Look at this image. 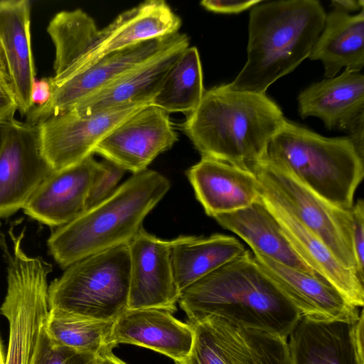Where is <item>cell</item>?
I'll return each mask as SVG.
<instances>
[{"label": "cell", "mask_w": 364, "mask_h": 364, "mask_svg": "<svg viewBox=\"0 0 364 364\" xmlns=\"http://www.w3.org/2000/svg\"><path fill=\"white\" fill-rule=\"evenodd\" d=\"M178 302L188 321L213 315L238 328L287 339L301 318L247 250L184 289Z\"/></svg>", "instance_id": "cell-1"}, {"label": "cell", "mask_w": 364, "mask_h": 364, "mask_svg": "<svg viewBox=\"0 0 364 364\" xmlns=\"http://www.w3.org/2000/svg\"><path fill=\"white\" fill-rule=\"evenodd\" d=\"M286 120L266 94L231 90L223 84L205 90L182 127L201 156L252 171Z\"/></svg>", "instance_id": "cell-2"}, {"label": "cell", "mask_w": 364, "mask_h": 364, "mask_svg": "<svg viewBox=\"0 0 364 364\" xmlns=\"http://www.w3.org/2000/svg\"><path fill=\"white\" fill-rule=\"evenodd\" d=\"M316 0L270 1L253 6L248 26L247 60L231 90L265 94L274 82L309 58L325 24Z\"/></svg>", "instance_id": "cell-3"}, {"label": "cell", "mask_w": 364, "mask_h": 364, "mask_svg": "<svg viewBox=\"0 0 364 364\" xmlns=\"http://www.w3.org/2000/svg\"><path fill=\"white\" fill-rule=\"evenodd\" d=\"M170 187L169 180L158 171L133 173L109 197L57 228L47 241L50 254L65 269L90 255L127 245Z\"/></svg>", "instance_id": "cell-4"}, {"label": "cell", "mask_w": 364, "mask_h": 364, "mask_svg": "<svg viewBox=\"0 0 364 364\" xmlns=\"http://www.w3.org/2000/svg\"><path fill=\"white\" fill-rule=\"evenodd\" d=\"M363 159L350 137H325L286 120L264 160L285 169L331 204L350 210L364 176Z\"/></svg>", "instance_id": "cell-5"}, {"label": "cell", "mask_w": 364, "mask_h": 364, "mask_svg": "<svg viewBox=\"0 0 364 364\" xmlns=\"http://www.w3.org/2000/svg\"><path fill=\"white\" fill-rule=\"evenodd\" d=\"M127 245L82 258L48 286L50 309L87 321H114L128 309Z\"/></svg>", "instance_id": "cell-6"}, {"label": "cell", "mask_w": 364, "mask_h": 364, "mask_svg": "<svg viewBox=\"0 0 364 364\" xmlns=\"http://www.w3.org/2000/svg\"><path fill=\"white\" fill-rule=\"evenodd\" d=\"M51 267L28 255L19 240L9 254L7 288L0 313L9 323L5 364H31L49 312L48 276Z\"/></svg>", "instance_id": "cell-7"}, {"label": "cell", "mask_w": 364, "mask_h": 364, "mask_svg": "<svg viewBox=\"0 0 364 364\" xmlns=\"http://www.w3.org/2000/svg\"><path fill=\"white\" fill-rule=\"evenodd\" d=\"M252 172L261 193L294 216L326 245L344 267L356 273L351 241V209L331 204L285 169L264 160Z\"/></svg>", "instance_id": "cell-8"}, {"label": "cell", "mask_w": 364, "mask_h": 364, "mask_svg": "<svg viewBox=\"0 0 364 364\" xmlns=\"http://www.w3.org/2000/svg\"><path fill=\"white\" fill-rule=\"evenodd\" d=\"M53 171L43 155L37 125L15 119L0 124V217L23 208Z\"/></svg>", "instance_id": "cell-9"}, {"label": "cell", "mask_w": 364, "mask_h": 364, "mask_svg": "<svg viewBox=\"0 0 364 364\" xmlns=\"http://www.w3.org/2000/svg\"><path fill=\"white\" fill-rule=\"evenodd\" d=\"M149 103L132 104L90 116L70 109L37 125L43 156L53 171L93 155L97 145L116 127Z\"/></svg>", "instance_id": "cell-10"}, {"label": "cell", "mask_w": 364, "mask_h": 364, "mask_svg": "<svg viewBox=\"0 0 364 364\" xmlns=\"http://www.w3.org/2000/svg\"><path fill=\"white\" fill-rule=\"evenodd\" d=\"M187 39L186 33L178 32L105 55L66 82L53 87L49 101L42 107H33L26 115V122L36 125L70 109L120 75Z\"/></svg>", "instance_id": "cell-11"}, {"label": "cell", "mask_w": 364, "mask_h": 364, "mask_svg": "<svg viewBox=\"0 0 364 364\" xmlns=\"http://www.w3.org/2000/svg\"><path fill=\"white\" fill-rule=\"evenodd\" d=\"M178 140L169 113L150 104L112 129L97 145L94 154L136 173L147 169Z\"/></svg>", "instance_id": "cell-12"}, {"label": "cell", "mask_w": 364, "mask_h": 364, "mask_svg": "<svg viewBox=\"0 0 364 364\" xmlns=\"http://www.w3.org/2000/svg\"><path fill=\"white\" fill-rule=\"evenodd\" d=\"M130 259L128 309L176 310L180 292L171 265L170 240L142 227L127 245Z\"/></svg>", "instance_id": "cell-13"}, {"label": "cell", "mask_w": 364, "mask_h": 364, "mask_svg": "<svg viewBox=\"0 0 364 364\" xmlns=\"http://www.w3.org/2000/svg\"><path fill=\"white\" fill-rule=\"evenodd\" d=\"M363 310L354 323L301 316L287 341L291 364H364Z\"/></svg>", "instance_id": "cell-14"}, {"label": "cell", "mask_w": 364, "mask_h": 364, "mask_svg": "<svg viewBox=\"0 0 364 364\" xmlns=\"http://www.w3.org/2000/svg\"><path fill=\"white\" fill-rule=\"evenodd\" d=\"M102 168L93 155L60 171H53L36 189L23 210L50 227L63 226L86 209L90 187Z\"/></svg>", "instance_id": "cell-15"}, {"label": "cell", "mask_w": 364, "mask_h": 364, "mask_svg": "<svg viewBox=\"0 0 364 364\" xmlns=\"http://www.w3.org/2000/svg\"><path fill=\"white\" fill-rule=\"evenodd\" d=\"M252 254L257 263L275 282L301 317L350 323L358 320L359 308L350 304L322 278L282 264L261 254Z\"/></svg>", "instance_id": "cell-16"}, {"label": "cell", "mask_w": 364, "mask_h": 364, "mask_svg": "<svg viewBox=\"0 0 364 364\" xmlns=\"http://www.w3.org/2000/svg\"><path fill=\"white\" fill-rule=\"evenodd\" d=\"M188 46L189 39L162 51L84 97L70 109L90 116L132 104H151L170 68Z\"/></svg>", "instance_id": "cell-17"}, {"label": "cell", "mask_w": 364, "mask_h": 364, "mask_svg": "<svg viewBox=\"0 0 364 364\" xmlns=\"http://www.w3.org/2000/svg\"><path fill=\"white\" fill-rule=\"evenodd\" d=\"M303 119L314 116L329 130L350 135L364 127V75L346 70L337 77L313 83L298 96Z\"/></svg>", "instance_id": "cell-18"}, {"label": "cell", "mask_w": 364, "mask_h": 364, "mask_svg": "<svg viewBox=\"0 0 364 364\" xmlns=\"http://www.w3.org/2000/svg\"><path fill=\"white\" fill-rule=\"evenodd\" d=\"M193 331L188 323L176 319L162 309H127L113 323L109 343L114 348L127 343L164 354L175 363L189 353Z\"/></svg>", "instance_id": "cell-19"}, {"label": "cell", "mask_w": 364, "mask_h": 364, "mask_svg": "<svg viewBox=\"0 0 364 364\" xmlns=\"http://www.w3.org/2000/svg\"><path fill=\"white\" fill-rule=\"evenodd\" d=\"M197 200L212 218L245 208L259 198V183L250 171L212 158L186 172Z\"/></svg>", "instance_id": "cell-20"}, {"label": "cell", "mask_w": 364, "mask_h": 364, "mask_svg": "<svg viewBox=\"0 0 364 364\" xmlns=\"http://www.w3.org/2000/svg\"><path fill=\"white\" fill-rule=\"evenodd\" d=\"M259 196L294 250L316 274L336 288L350 304L363 308L364 283L357 274L344 267L326 245L290 213L259 191Z\"/></svg>", "instance_id": "cell-21"}, {"label": "cell", "mask_w": 364, "mask_h": 364, "mask_svg": "<svg viewBox=\"0 0 364 364\" xmlns=\"http://www.w3.org/2000/svg\"><path fill=\"white\" fill-rule=\"evenodd\" d=\"M0 48L18 110L27 115L33 107L31 89L36 80L29 1H0Z\"/></svg>", "instance_id": "cell-22"}, {"label": "cell", "mask_w": 364, "mask_h": 364, "mask_svg": "<svg viewBox=\"0 0 364 364\" xmlns=\"http://www.w3.org/2000/svg\"><path fill=\"white\" fill-rule=\"evenodd\" d=\"M181 23V18L166 1H144L122 12L100 29L98 43L83 70L112 52L176 33Z\"/></svg>", "instance_id": "cell-23"}, {"label": "cell", "mask_w": 364, "mask_h": 364, "mask_svg": "<svg viewBox=\"0 0 364 364\" xmlns=\"http://www.w3.org/2000/svg\"><path fill=\"white\" fill-rule=\"evenodd\" d=\"M213 218L220 226L241 237L251 247L252 252L318 276L294 250L278 221L259 196L255 203L245 208L218 215Z\"/></svg>", "instance_id": "cell-24"}, {"label": "cell", "mask_w": 364, "mask_h": 364, "mask_svg": "<svg viewBox=\"0 0 364 364\" xmlns=\"http://www.w3.org/2000/svg\"><path fill=\"white\" fill-rule=\"evenodd\" d=\"M47 32L55 47L52 87L59 85L87 65L100 38L95 20L80 9L57 13Z\"/></svg>", "instance_id": "cell-25"}, {"label": "cell", "mask_w": 364, "mask_h": 364, "mask_svg": "<svg viewBox=\"0 0 364 364\" xmlns=\"http://www.w3.org/2000/svg\"><path fill=\"white\" fill-rule=\"evenodd\" d=\"M319 60L326 77H333L342 68L360 72L364 66V9L350 15L333 9L309 56Z\"/></svg>", "instance_id": "cell-26"}, {"label": "cell", "mask_w": 364, "mask_h": 364, "mask_svg": "<svg viewBox=\"0 0 364 364\" xmlns=\"http://www.w3.org/2000/svg\"><path fill=\"white\" fill-rule=\"evenodd\" d=\"M246 250L235 237L215 233L208 237L181 235L170 240L174 280L184 289Z\"/></svg>", "instance_id": "cell-27"}, {"label": "cell", "mask_w": 364, "mask_h": 364, "mask_svg": "<svg viewBox=\"0 0 364 364\" xmlns=\"http://www.w3.org/2000/svg\"><path fill=\"white\" fill-rule=\"evenodd\" d=\"M193 341L188 355L176 364H254L241 329L217 316L188 321Z\"/></svg>", "instance_id": "cell-28"}, {"label": "cell", "mask_w": 364, "mask_h": 364, "mask_svg": "<svg viewBox=\"0 0 364 364\" xmlns=\"http://www.w3.org/2000/svg\"><path fill=\"white\" fill-rule=\"evenodd\" d=\"M204 92L198 50L188 46L170 68L151 105L168 113L189 114L198 106Z\"/></svg>", "instance_id": "cell-29"}, {"label": "cell", "mask_w": 364, "mask_h": 364, "mask_svg": "<svg viewBox=\"0 0 364 364\" xmlns=\"http://www.w3.org/2000/svg\"><path fill=\"white\" fill-rule=\"evenodd\" d=\"M113 323L83 320L49 309L45 331L55 343L102 355L114 348L109 343Z\"/></svg>", "instance_id": "cell-30"}, {"label": "cell", "mask_w": 364, "mask_h": 364, "mask_svg": "<svg viewBox=\"0 0 364 364\" xmlns=\"http://www.w3.org/2000/svg\"><path fill=\"white\" fill-rule=\"evenodd\" d=\"M254 364H291L288 339L252 328H241Z\"/></svg>", "instance_id": "cell-31"}, {"label": "cell", "mask_w": 364, "mask_h": 364, "mask_svg": "<svg viewBox=\"0 0 364 364\" xmlns=\"http://www.w3.org/2000/svg\"><path fill=\"white\" fill-rule=\"evenodd\" d=\"M99 356L55 343L44 327L31 364H96Z\"/></svg>", "instance_id": "cell-32"}, {"label": "cell", "mask_w": 364, "mask_h": 364, "mask_svg": "<svg viewBox=\"0 0 364 364\" xmlns=\"http://www.w3.org/2000/svg\"><path fill=\"white\" fill-rule=\"evenodd\" d=\"M101 164V171L95 178L89 191L86 209L109 197L118 188V183L126 172L124 168L107 159L103 160Z\"/></svg>", "instance_id": "cell-33"}, {"label": "cell", "mask_w": 364, "mask_h": 364, "mask_svg": "<svg viewBox=\"0 0 364 364\" xmlns=\"http://www.w3.org/2000/svg\"><path fill=\"white\" fill-rule=\"evenodd\" d=\"M351 241L355 271L364 283V201L358 199L351 208Z\"/></svg>", "instance_id": "cell-34"}, {"label": "cell", "mask_w": 364, "mask_h": 364, "mask_svg": "<svg viewBox=\"0 0 364 364\" xmlns=\"http://www.w3.org/2000/svg\"><path fill=\"white\" fill-rule=\"evenodd\" d=\"M18 105L6 75L0 69V124L14 118Z\"/></svg>", "instance_id": "cell-35"}, {"label": "cell", "mask_w": 364, "mask_h": 364, "mask_svg": "<svg viewBox=\"0 0 364 364\" xmlns=\"http://www.w3.org/2000/svg\"><path fill=\"white\" fill-rule=\"evenodd\" d=\"M261 3L259 0L230 1L204 0L200 5L205 9L218 14H238Z\"/></svg>", "instance_id": "cell-36"}, {"label": "cell", "mask_w": 364, "mask_h": 364, "mask_svg": "<svg viewBox=\"0 0 364 364\" xmlns=\"http://www.w3.org/2000/svg\"><path fill=\"white\" fill-rule=\"evenodd\" d=\"M51 93L52 85L50 77L35 80L31 89V103L33 107L45 105L49 101Z\"/></svg>", "instance_id": "cell-37"}, {"label": "cell", "mask_w": 364, "mask_h": 364, "mask_svg": "<svg viewBox=\"0 0 364 364\" xmlns=\"http://www.w3.org/2000/svg\"><path fill=\"white\" fill-rule=\"evenodd\" d=\"M331 5L334 9L348 14V12L363 9L364 1L363 0H333Z\"/></svg>", "instance_id": "cell-38"}, {"label": "cell", "mask_w": 364, "mask_h": 364, "mask_svg": "<svg viewBox=\"0 0 364 364\" xmlns=\"http://www.w3.org/2000/svg\"><path fill=\"white\" fill-rule=\"evenodd\" d=\"M96 364H127L115 356L112 352L99 356Z\"/></svg>", "instance_id": "cell-39"}, {"label": "cell", "mask_w": 364, "mask_h": 364, "mask_svg": "<svg viewBox=\"0 0 364 364\" xmlns=\"http://www.w3.org/2000/svg\"><path fill=\"white\" fill-rule=\"evenodd\" d=\"M0 69L8 77L7 73H6V70L5 62H4V59L1 48H0Z\"/></svg>", "instance_id": "cell-40"}, {"label": "cell", "mask_w": 364, "mask_h": 364, "mask_svg": "<svg viewBox=\"0 0 364 364\" xmlns=\"http://www.w3.org/2000/svg\"><path fill=\"white\" fill-rule=\"evenodd\" d=\"M0 364H5V358H4L3 350H2V346H1V340H0Z\"/></svg>", "instance_id": "cell-41"}]
</instances>
